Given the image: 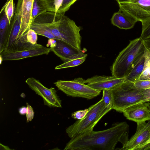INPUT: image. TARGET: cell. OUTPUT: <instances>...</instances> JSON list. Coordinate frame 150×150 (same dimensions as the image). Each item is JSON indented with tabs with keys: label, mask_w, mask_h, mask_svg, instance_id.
Segmentation results:
<instances>
[{
	"label": "cell",
	"mask_w": 150,
	"mask_h": 150,
	"mask_svg": "<svg viewBox=\"0 0 150 150\" xmlns=\"http://www.w3.org/2000/svg\"><path fill=\"white\" fill-rule=\"evenodd\" d=\"M54 0H34L33 5L32 21L38 15L45 11L54 12Z\"/></svg>",
	"instance_id": "16"
},
{
	"label": "cell",
	"mask_w": 150,
	"mask_h": 150,
	"mask_svg": "<svg viewBox=\"0 0 150 150\" xmlns=\"http://www.w3.org/2000/svg\"><path fill=\"white\" fill-rule=\"evenodd\" d=\"M119 10L141 22L150 18V0H115Z\"/></svg>",
	"instance_id": "7"
},
{
	"label": "cell",
	"mask_w": 150,
	"mask_h": 150,
	"mask_svg": "<svg viewBox=\"0 0 150 150\" xmlns=\"http://www.w3.org/2000/svg\"><path fill=\"white\" fill-rule=\"evenodd\" d=\"M144 50L143 40L139 37L130 41L120 52L112 66V76L117 78H125L131 71L135 60Z\"/></svg>",
	"instance_id": "3"
},
{
	"label": "cell",
	"mask_w": 150,
	"mask_h": 150,
	"mask_svg": "<svg viewBox=\"0 0 150 150\" xmlns=\"http://www.w3.org/2000/svg\"><path fill=\"white\" fill-rule=\"evenodd\" d=\"M145 62L143 72L139 79H150V50L144 46Z\"/></svg>",
	"instance_id": "20"
},
{
	"label": "cell",
	"mask_w": 150,
	"mask_h": 150,
	"mask_svg": "<svg viewBox=\"0 0 150 150\" xmlns=\"http://www.w3.org/2000/svg\"><path fill=\"white\" fill-rule=\"evenodd\" d=\"M37 35L34 30L30 28L27 34L26 38L28 41L33 45L37 44L38 40Z\"/></svg>",
	"instance_id": "27"
},
{
	"label": "cell",
	"mask_w": 150,
	"mask_h": 150,
	"mask_svg": "<svg viewBox=\"0 0 150 150\" xmlns=\"http://www.w3.org/2000/svg\"><path fill=\"white\" fill-rule=\"evenodd\" d=\"M57 44V40L53 39H49L47 45V47L50 46V48L54 47Z\"/></svg>",
	"instance_id": "32"
},
{
	"label": "cell",
	"mask_w": 150,
	"mask_h": 150,
	"mask_svg": "<svg viewBox=\"0 0 150 150\" xmlns=\"http://www.w3.org/2000/svg\"><path fill=\"white\" fill-rule=\"evenodd\" d=\"M27 112V107L22 106L19 109V112L21 115H24L26 114Z\"/></svg>",
	"instance_id": "34"
},
{
	"label": "cell",
	"mask_w": 150,
	"mask_h": 150,
	"mask_svg": "<svg viewBox=\"0 0 150 150\" xmlns=\"http://www.w3.org/2000/svg\"><path fill=\"white\" fill-rule=\"evenodd\" d=\"M149 102H150V100H149Z\"/></svg>",
	"instance_id": "38"
},
{
	"label": "cell",
	"mask_w": 150,
	"mask_h": 150,
	"mask_svg": "<svg viewBox=\"0 0 150 150\" xmlns=\"http://www.w3.org/2000/svg\"><path fill=\"white\" fill-rule=\"evenodd\" d=\"M102 99L106 107L111 108L112 109L113 98L111 90H103Z\"/></svg>",
	"instance_id": "24"
},
{
	"label": "cell",
	"mask_w": 150,
	"mask_h": 150,
	"mask_svg": "<svg viewBox=\"0 0 150 150\" xmlns=\"http://www.w3.org/2000/svg\"><path fill=\"white\" fill-rule=\"evenodd\" d=\"M79 77L70 81L59 80L54 83L58 88L68 96L92 99L100 94L101 91L90 86Z\"/></svg>",
	"instance_id": "6"
},
{
	"label": "cell",
	"mask_w": 150,
	"mask_h": 150,
	"mask_svg": "<svg viewBox=\"0 0 150 150\" xmlns=\"http://www.w3.org/2000/svg\"><path fill=\"white\" fill-rule=\"evenodd\" d=\"M0 64H1L2 61H3L2 57L0 56Z\"/></svg>",
	"instance_id": "36"
},
{
	"label": "cell",
	"mask_w": 150,
	"mask_h": 150,
	"mask_svg": "<svg viewBox=\"0 0 150 150\" xmlns=\"http://www.w3.org/2000/svg\"><path fill=\"white\" fill-rule=\"evenodd\" d=\"M137 123L136 131L120 150L150 149V120Z\"/></svg>",
	"instance_id": "8"
},
{
	"label": "cell",
	"mask_w": 150,
	"mask_h": 150,
	"mask_svg": "<svg viewBox=\"0 0 150 150\" xmlns=\"http://www.w3.org/2000/svg\"><path fill=\"white\" fill-rule=\"evenodd\" d=\"M88 112V109L84 110H78L75 112L71 114V117L74 119L76 120H80L84 118Z\"/></svg>",
	"instance_id": "28"
},
{
	"label": "cell",
	"mask_w": 150,
	"mask_h": 150,
	"mask_svg": "<svg viewBox=\"0 0 150 150\" xmlns=\"http://www.w3.org/2000/svg\"><path fill=\"white\" fill-rule=\"evenodd\" d=\"M0 149L1 150H11L10 149L8 146H4L1 143L0 144Z\"/></svg>",
	"instance_id": "35"
},
{
	"label": "cell",
	"mask_w": 150,
	"mask_h": 150,
	"mask_svg": "<svg viewBox=\"0 0 150 150\" xmlns=\"http://www.w3.org/2000/svg\"><path fill=\"white\" fill-rule=\"evenodd\" d=\"M77 0H63L61 6L58 11L56 15H64L70 7Z\"/></svg>",
	"instance_id": "25"
},
{
	"label": "cell",
	"mask_w": 150,
	"mask_h": 150,
	"mask_svg": "<svg viewBox=\"0 0 150 150\" xmlns=\"http://www.w3.org/2000/svg\"><path fill=\"white\" fill-rule=\"evenodd\" d=\"M87 55L79 57L58 65L55 67V69L76 67L82 64L85 60Z\"/></svg>",
	"instance_id": "21"
},
{
	"label": "cell",
	"mask_w": 150,
	"mask_h": 150,
	"mask_svg": "<svg viewBox=\"0 0 150 150\" xmlns=\"http://www.w3.org/2000/svg\"><path fill=\"white\" fill-rule=\"evenodd\" d=\"M88 109V112L84 118L77 120L66 129L69 137L91 131L101 119L112 108L106 107L102 98Z\"/></svg>",
	"instance_id": "4"
},
{
	"label": "cell",
	"mask_w": 150,
	"mask_h": 150,
	"mask_svg": "<svg viewBox=\"0 0 150 150\" xmlns=\"http://www.w3.org/2000/svg\"><path fill=\"white\" fill-rule=\"evenodd\" d=\"M25 81L32 90L42 98L44 105L50 107L62 108V101L54 88L46 87L33 77H29Z\"/></svg>",
	"instance_id": "9"
},
{
	"label": "cell",
	"mask_w": 150,
	"mask_h": 150,
	"mask_svg": "<svg viewBox=\"0 0 150 150\" xmlns=\"http://www.w3.org/2000/svg\"><path fill=\"white\" fill-rule=\"evenodd\" d=\"M142 30L140 38L143 40L150 38V18L142 22Z\"/></svg>",
	"instance_id": "23"
},
{
	"label": "cell",
	"mask_w": 150,
	"mask_h": 150,
	"mask_svg": "<svg viewBox=\"0 0 150 150\" xmlns=\"http://www.w3.org/2000/svg\"><path fill=\"white\" fill-rule=\"evenodd\" d=\"M27 112L26 113V117L27 122L31 121L33 118L34 115V112L31 106L27 103Z\"/></svg>",
	"instance_id": "29"
},
{
	"label": "cell",
	"mask_w": 150,
	"mask_h": 150,
	"mask_svg": "<svg viewBox=\"0 0 150 150\" xmlns=\"http://www.w3.org/2000/svg\"><path fill=\"white\" fill-rule=\"evenodd\" d=\"M143 90L135 87L133 82L125 81L111 90L113 98L112 109L123 112L128 107L142 102Z\"/></svg>",
	"instance_id": "5"
},
{
	"label": "cell",
	"mask_w": 150,
	"mask_h": 150,
	"mask_svg": "<svg viewBox=\"0 0 150 150\" xmlns=\"http://www.w3.org/2000/svg\"><path fill=\"white\" fill-rule=\"evenodd\" d=\"M129 126L126 122L116 123L110 128L91 131L71 138L65 150H112L120 142L124 146L128 141Z\"/></svg>",
	"instance_id": "1"
},
{
	"label": "cell",
	"mask_w": 150,
	"mask_h": 150,
	"mask_svg": "<svg viewBox=\"0 0 150 150\" xmlns=\"http://www.w3.org/2000/svg\"><path fill=\"white\" fill-rule=\"evenodd\" d=\"M56 40V46L54 47L50 48L52 51L64 62L87 55V54L84 53L82 50H78L61 40Z\"/></svg>",
	"instance_id": "14"
},
{
	"label": "cell",
	"mask_w": 150,
	"mask_h": 150,
	"mask_svg": "<svg viewBox=\"0 0 150 150\" xmlns=\"http://www.w3.org/2000/svg\"><path fill=\"white\" fill-rule=\"evenodd\" d=\"M144 46L150 50V38L143 40Z\"/></svg>",
	"instance_id": "33"
},
{
	"label": "cell",
	"mask_w": 150,
	"mask_h": 150,
	"mask_svg": "<svg viewBox=\"0 0 150 150\" xmlns=\"http://www.w3.org/2000/svg\"><path fill=\"white\" fill-rule=\"evenodd\" d=\"M111 21L114 25L120 29L125 30L132 28L138 22L132 16L119 10L113 14Z\"/></svg>",
	"instance_id": "15"
},
{
	"label": "cell",
	"mask_w": 150,
	"mask_h": 150,
	"mask_svg": "<svg viewBox=\"0 0 150 150\" xmlns=\"http://www.w3.org/2000/svg\"><path fill=\"white\" fill-rule=\"evenodd\" d=\"M63 1V0H54V4L55 7V11L54 18H56L57 12L61 6Z\"/></svg>",
	"instance_id": "31"
},
{
	"label": "cell",
	"mask_w": 150,
	"mask_h": 150,
	"mask_svg": "<svg viewBox=\"0 0 150 150\" xmlns=\"http://www.w3.org/2000/svg\"><path fill=\"white\" fill-rule=\"evenodd\" d=\"M128 120L137 123L150 120V103L140 102L126 108L123 112Z\"/></svg>",
	"instance_id": "13"
},
{
	"label": "cell",
	"mask_w": 150,
	"mask_h": 150,
	"mask_svg": "<svg viewBox=\"0 0 150 150\" xmlns=\"http://www.w3.org/2000/svg\"><path fill=\"white\" fill-rule=\"evenodd\" d=\"M134 83L135 87L140 89L144 90L150 88V79H138Z\"/></svg>",
	"instance_id": "26"
},
{
	"label": "cell",
	"mask_w": 150,
	"mask_h": 150,
	"mask_svg": "<svg viewBox=\"0 0 150 150\" xmlns=\"http://www.w3.org/2000/svg\"><path fill=\"white\" fill-rule=\"evenodd\" d=\"M5 11L6 16L9 21L10 25L12 19L14 15V5L13 0H9L1 9L0 13L3 10Z\"/></svg>",
	"instance_id": "22"
},
{
	"label": "cell",
	"mask_w": 150,
	"mask_h": 150,
	"mask_svg": "<svg viewBox=\"0 0 150 150\" xmlns=\"http://www.w3.org/2000/svg\"><path fill=\"white\" fill-rule=\"evenodd\" d=\"M143 98L142 102H148L150 100V88L143 91Z\"/></svg>",
	"instance_id": "30"
},
{
	"label": "cell",
	"mask_w": 150,
	"mask_h": 150,
	"mask_svg": "<svg viewBox=\"0 0 150 150\" xmlns=\"http://www.w3.org/2000/svg\"><path fill=\"white\" fill-rule=\"evenodd\" d=\"M52 51L50 48H48L37 43L32 46L19 51L0 53L3 61L18 60L42 55L48 54Z\"/></svg>",
	"instance_id": "10"
},
{
	"label": "cell",
	"mask_w": 150,
	"mask_h": 150,
	"mask_svg": "<svg viewBox=\"0 0 150 150\" xmlns=\"http://www.w3.org/2000/svg\"><path fill=\"white\" fill-rule=\"evenodd\" d=\"M144 53L140 55L135 60L131 71L125 77V81H129L134 82L139 79L144 66Z\"/></svg>",
	"instance_id": "17"
},
{
	"label": "cell",
	"mask_w": 150,
	"mask_h": 150,
	"mask_svg": "<svg viewBox=\"0 0 150 150\" xmlns=\"http://www.w3.org/2000/svg\"><path fill=\"white\" fill-rule=\"evenodd\" d=\"M21 26V20L15 11L10 25L4 44L0 48V53L19 50L18 37Z\"/></svg>",
	"instance_id": "11"
},
{
	"label": "cell",
	"mask_w": 150,
	"mask_h": 150,
	"mask_svg": "<svg viewBox=\"0 0 150 150\" xmlns=\"http://www.w3.org/2000/svg\"><path fill=\"white\" fill-rule=\"evenodd\" d=\"M9 0H7L6 3Z\"/></svg>",
	"instance_id": "37"
},
{
	"label": "cell",
	"mask_w": 150,
	"mask_h": 150,
	"mask_svg": "<svg viewBox=\"0 0 150 150\" xmlns=\"http://www.w3.org/2000/svg\"><path fill=\"white\" fill-rule=\"evenodd\" d=\"M55 13L46 11L38 17L37 23L42 24L56 38L71 46L81 50V28L73 20L64 15L56 16Z\"/></svg>",
	"instance_id": "2"
},
{
	"label": "cell",
	"mask_w": 150,
	"mask_h": 150,
	"mask_svg": "<svg viewBox=\"0 0 150 150\" xmlns=\"http://www.w3.org/2000/svg\"><path fill=\"white\" fill-rule=\"evenodd\" d=\"M30 28L34 30L38 35H41L48 38L57 40L56 38L42 24L33 21Z\"/></svg>",
	"instance_id": "18"
},
{
	"label": "cell",
	"mask_w": 150,
	"mask_h": 150,
	"mask_svg": "<svg viewBox=\"0 0 150 150\" xmlns=\"http://www.w3.org/2000/svg\"><path fill=\"white\" fill-rule=\"evenodd\" d=\"M125 81V78H117L112 76L96 75L84 80L86 84L96 90H112Z\"/></svg>",
	"instance_id": "12"
},
{
	"label": "cell",
	"mask_w": 150,
	"mask_h": 150,
	"mask_svg": "<svg viewBox=\"0 0 150 150\" xmlns=\"http://www.w3.org/2000/svg\"><path fill=\"white\" fill-rule=\"evenodd\" d=\"M10 25L4 11L0 21V48L3 45Z\"/></svg>",
	"instance_id": "19"
}]
</instances>
